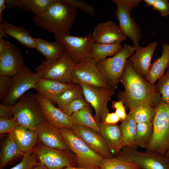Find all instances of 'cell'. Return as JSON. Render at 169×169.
<instances>
[{
	"label": "cell",
	"mask_w": 169,
	"mask_h": 169,
	"mask_svg": "<svg viewBox=\"0 0 169 169\" xmlns=\"http://www.w3.org/2000/svg\"><path fill=\"white\" fill-rule=\"evenodd\" d=\"M10 42L3 38L0 39V53L7 47Z\"/></svg>",
	"instance_id": "cell-48"
},
{
	"label": "cell",
	"mask_w": 169,
	"mask_h": 169,
	"mask_svg": "<svg viewBox=\"0 0 169 169\" xmlns=\"http://www.w3.org/2000/svg\"><path fill=\"white\" fill-rule=\"evenodd\" d=\"M72 82L95 87L113 89L93 59L75 64L72 71Z\"/></svg>",
	"instance_id": "cell-7"
},
{
	"label": "cell",
	"mask_w": 169,
	"mask_h": 169,
	"mask_svg": "<svg viewBox=\"0 0 169 169\" xmlns=\"http://www.w3.org/2000/svg\"><path fill=\"white\" fill-rule=\"evenodd\" d=\"M169 66V44L164 43L162 47L161 56L154 60L144 77L151 84H155L156 81L164 74Z\"/></svg>",
	"instance_id": "cell-26"
},
{
	"label": "cell",
	"mask_w": 169,
	"mask_h": 169,
	"mask_svg": "<svg viewBox=\"0 0 169 169\" xmlns=\"http://www.w3.org/2000/svg\"><path fill=\"white\" fill-rule=\"evenodd\" d=\"M92 36L95 43L104 44H120L127 39L119 26L111 21L96 24Z\"/></svg>",
	"instance_id": "cell-18"
},
{
	"label": "cell",
	"mask_w": 169,
	"mask_h": 169,
	"mask_svg": "<svg viewBox=\"0 0 169 169\" xmlns=\"http://www.w3.org/2000/svg\"><path fill=\"white\" fill-rule=\"evenodd\" d=\"M38 142L46 147L70 151L58 128L45 120L38 129Z\"/></svg>",
	"instance_id": "cell-19"
},
{
	"label": "cell",
	"mask_w": 169,
	"mask_h": 169,
	"mask_svg": "<svg viewBox=\"0 0 169 169\" xmlns=\"http://www.w3.org/2000/svg\"><path fill=\"white\" fill-rule=\"evenodd\" d=\"M36 150L38 162L48 169H62L77 165L76 156L71 151L49 148L39 142Z\"/></svg>",
	"instance_id": "cell-13"
},
{
	"label": "cell",
	"mask_w": 169,
	"mask_h": 169,
	"mask_svg": "<svg viewBox=\"0 0 169 169\" xmlns=\"http://www.w3.org/2000/svg\"><path fill=\"white\" fill-rule=\"evenodd\" d=\"M12 77L0 76V99L1 100L8 92L10 86Z\"/></svg>",
	"instance_id": "cell-43"
},
{
	"label": "cell",
	"mask_w": 169,
	"mask_h": 169,
	"mask_svg": "<svg viewBox=\"0 0 169 169\" xmlns=\"http://www.w3.org/2000/svg\"><path fill=\"white\" fill-rule=\"evenodd\" d=\"M120 44H104L95 43L92 47V59L96 62L113 56L120 52L123 48Z\"/></svg>",
	"instance_id": "cell-29"
},
{
	"label": "cell",
	"mask_w": 169,
	"mask_h": 169,
	"mask_svg": "<svg viewBox=\"0 0 169 169\" xmlns=\"http://www.w3.org/2000/svg\"><path fill=\"white\" fill-rule=\"evenodd\" d=\"M25 153L23 152L12 135L8 134L4 141L0 153V169H3L14 160L23 157Z\"/></svg>",
	"instance_id": "cell-27"
},
{
	"label": "cell",
	"mask_w": 169,
	"mask_h": 169,
	"mask_svg": "<svg viewBox=\"0 0 169 169\" xmlns=\"http://www.w3.org/2000/svg\"><path fill=\"white\" fill-rule=\"evenodd\" d=\"M8 35L30 49H36V42L28 31L22 26H17L0 18V39Z\"/></svg>",
	"instance_id": "cell-23"
},
{
	"label": "cell",
	"mask_w": 169,
	"mask_h": 169,
	"mask_svg": "<svg viewBox=\"0 0 169 169\" xmlns=\"http://www.w3.org/2000/svg\"><path fill=\"white\" fill-rule=\"evenodd\" d=\"M123 46L121 50L114 56L96 62L99 69L115 90L123 75L127 59L136 51L130 45L124 43Z\"/></svg>",
	"instance_id": "cell-6"
},
{
	"label": "cell",
	"mask_w": 169,
	"mask_h": 169,
	"mask_svg": "<svg viewBox=\"0 0 169 169\" xmlns=\"http://www.w3.org/2000/svg\"><path fill=\"white\" fill-rule=\"evenodd\" d=\"M18 125V123L14 116L9 118H0V133L9 134Z\"/></svg>",
	"instance_id": "cell-39"
},
{
	"label": "cell",
	"mask_w": 169,
	"mask_h": 169,
	"mask_svg": "<svg viewBox=\"0 0 169 169\" xmlns=\"http://www.w3.org/2000/svg\"><path fill=\"white\" fill-rule=\"evenodd\" d=\"M157 45V42H153L146 46L141 47L128 59L136 72L143 77H145L149 70L152 58Z\"/></svg>",
	"instance_id": "cell-20"
},
{
	"label": "cell",
	"mask_w": 169,
	"mask_h": 169,
	"mask_svg": "<svg viewBox=\"0 0 169 169\" xmlns=\"http://www.w3.org/2000/svg\"><path fill=\"white\" fill-rule=\"evenodd\" d=\"M153 133L146 152L164 155L169 150V103L161 101L155 107Z\"/></svg>",
	"instance_id": "cell-3"
},
{
	"label": "cell",
	"mask_w": 169,
	"mask_h": 169,
	"mask_svg": "<svg viewBox=\"0 0 169 169\" xmlns=\"http://www.w3.org/2000/svg\"><path fill=\"white\" fill-rule=\"evenodd\" d=\"M63 169H89L86 168H84L82 167H75V166H68L66 167Z\"/></svg>",
	"instance_id": "cell-52"
},
{
	"label": "cell",
	"mask_w": 169,
	"mask_h": 169,
	"mask_svg": "<svg viewBox=\"0 0 169 169\" xmlns=\"http://www.w3.org/2000/svg\"><path fill=\"white\" fill-rule=\"evenodd\" d=\"M100 133L113 156H116L124 146L120 125L99 123Z\"/></svg>",
	"instance_id": "cell-21"
},
{
	"label": "cell",
	"mask_w": 169,
	"mask_h": 169,
	"mask_svg": "<svg viewBox=\"0 0 169 169\" xmlns=\"http://www.w3.org/2000/svg\"><path fill=\"white\" fill-rule=\"evenodd\" d=\"M25 66L20 50L10 43L0 53V76L12 77Z\"/></svg>",
	"instance_id": "cell-17"
},
{
	"label": "cell",
	"mask_w": 169,
	"mask_h": 169,
	"mask_svg": "<svg viewBox=\"0 0 169 169\" xmlns=\"http://www.w3.org/2000/svg\"><path fill=\"white\" fill-rule=\"evenodd\" d=\"M90 106L74 113L71 117L74 124L90 128L100 133L99 124L92 114Z\"/></svg>",
	"instance_id": "cell-30"
},
{
	"label": "cell",
	"mask_w": 169,
	"mask_h": 169,
	"mask_svg": "<svg viewBox=\"0 0 169 169\" xmlns=\"http://www.w3.org/2000/svg\"><path fill=\"white\" fill-rule=\"evenodd\" d=\"M137 123L129 114L120 125L123 136L124 146L137 150L138 147L136 141Z\"/></svg>",
	"instance_id": "cell-28"
},
{
	"label": "cell",
	"mask_w": 169,
	"mask_h": 169,
	"mask_svg": "<svg viewBox=\"0 0 169 169\" xmlns=\"http://www.w3.org/2000/svg\"><path fill=\"white\" fill-rule=\"evenodd\" d=\"M54 37L76 64L92 59L91 48L95 42L91 32L83 37L69 35Z\"/></svg>",
	"instance_id": "cell-10"
},
{
	"label": "cell",
	"mask_w": 169,
	"mask_h": 169,
	"mask_svg": "<svg viewBox=\"0 0 169 169\" xmlns=\"http://www.w3.org/2000/svg\"><path fill=\"white\" fill-rule=\"evenodd\" d=\"M63 1L76 9L77 8L79 9L91 16H94L95 14V11L92 6L81 0H63Z\"/></svg>",
	"instance_id": "cell-40"
},
{
	"label": "cell",
	"mask_w": 169,
	"mask_h": 169,
	"mask_svg": "<svg viewBox=\"0 0 169 169\" xmlns=\"http://www.w3.org/2000/svg\"><path fill=\"white\" fill-rule=\"evenodd\" d=\"M153 129L152 122L137 123L136 140L138 147L146 148L151 138Z\"/></svg>",
	"instance_id": "cell-32"
},
{
	"label": "cell",
	"mask_w": 169,
	"mask_h": 169,
	"mask_svg": "<svg viewBox=\"0 0 169 169\" xmlns=\"http://www.w3.org/2000/svg\"><path fill=\"white\" fill-rule=\"evenodd\" d=\"M112 2L115 4H122L132 7L134 8L142 2V0H112Z\"/></svg>",
	"instance_id": "cell-47"
},
{
	"label": "cell",
	"mask_w": 169,
	"mask_h": 169,
	"mask_svg": "<svg viewBox=\"0 0 169 169\" xmlns=\"http://www.w3.org/2000/svg\"><path fill=\"white\" fill-rule=\"evenodd\" d=\"M11 108L19 125L38 130L45 121L40 105L33 93L24 94Z\"/></svg>",
	"instance_id": "cell-4"
},
{
	"label": "cell",
	"mask_w": 169,
	"mask_h": 169,
	"mask_svg": "<svg viewBox=\"0 0 169 169\" xmlns=\"http://www.w3.org/2000/svg\"><path fill=\"white\" fill-rule=\"evenodd\" d=\"M156 85L161 96V101L169 103V66L166 73L158 79Z\"/></svg>",
	"instance_id": "cell-35"
},
{
	"label": "cell",
	"mask_w": 169,
	"mask_h": 169,
	"mask_svg": "<svg viewBox=\"0 0 169 169\" xmlns=\"http://www.w3.org/2000/svg\"><path fill=\"white\" fill-rule=\"evenodd\" d=\"M58 129L68 148L75 155L78 167L99 169L103 157L93 151L71 129Z\"/></svg>",
	"instance_id": "cell-5"
},
{
	"label": "cell",
	"mask_w": 169,
	"mask_h": 169,
	"mask_svg": "<svg viewBox=\"0 0 169 169\" xmlns=\"http://www.w3.org/2000/svg\"><path fill=\"white\" fill-rule=\"evenodd\" d=\"M120 121V118L115 112L108 113L103 122L106 124L117 125Z\"/></svg>",
	"instance_id": "cell-46"
},
{
	"label": "cell",
	"mask_w": 169,
	"mask_h": 169,
	"mask_svg": "<svg viewBox=\"0 0 169 169\" xmlns=\"http://www.w3.org/2000/svg\"><path fill=\"white\" fill-rule=\"evenodd\" d=\"M38 131L19 125L9 133L21 150L25 153L37 146L38 141Z\"/></svg>",
	"instance_id": "cell-24"
},
{
	"label": "cell",
	"mask_w": 169,
	"mask_h": 169,
	"mask_svg": "<svg viewBox=\"0 0 169 169\" xmlns=\"http://www.w3.org/2000/svg\"><path fill=\"white\" fill-rule=\"evenodd\" d=\"M115 156L136 164L140 169H169V159L156 152H141L124 146Z\"/></svg>",
	"instance_id": "cell-11"
},
{
	"label": "cell",
	"mask_w": 169,
	"mask_h": 169,
	"mask_svg": "<svg viewBox=\"0 0 169 169\" xmlns=\"http://www.w3.org/2000/svg\"><path fill=\"white\" fill-rule=\"evenodd\" d=\"M115 16L118 21L119 27L124 35L132 40L136 50L140 48L139 42L141 39V28L139 25L131 18L132 7L117 4Z\"/></svg>",
	"instance_id": "cell-14"
},
{
	"label": "cell",
	"mask_w": 169,
	"mask_h": 169,
	"mask_svg": "<svg viewBox=\"0 0 169 169\" xmlns=\"http://www.w3.org/2000/svg\"><path fill=\"white\" fill-rule=\"evenodd\" d=\"M120 81L124 90L119 92L117 97L130 111L145 103L156 107L161 102V96L156 85L137 73L128 60Z\"/></svg>",
	"instance_id": "cell-1"
},
{
	"label": "cell",
	"mask_w": 169,
	"mask_h": 169,
	"mask_svg": "<svg viewBox=\"0 0 169 169\" xmlns=\"http://www.w3.org/2000/svg\"><path fill=\"white\" fill-rule=\"evenodd\" d=\"M156 0H144L146 5L148 7L152 6L154 5Z\"/></svg>",
	"instance_id": "cell-51"
},
{
	"label": "cell",
	"mask_w": 169,
	"mask_h": 169,
	"mask_svg": "<svg viewBox=\"0 0 169 169\" xmlns=\"http://www.w3.org/2000/svg\"><path fill=\"white\" fill-rule=\"evenodd\" d=\"M153 9L158 12L163 16H169V2L168 0H156L152 7Z\"/></svg>",
	"instance_id": "cell-42"
},
{
	"label": "cell",
	"mask_w": 169,
	"mask_h": 169,
	"mask_svg": "<svg viewBox=\"0 0 169 169\" xmlns=\"http://www.w3.org/2000/svg\"><path fill=\"white\" fill-rule=\"evenodd\" d=\"M71 129L96 154L103 158L113 157L100 133L90 128L75 124Z\"/></svg>",
	"instance_id": "cell-15"
},
{
	"label": "cell",
	"mask_w": 169,
	"mask_h": 169,
	"mask_svg": "<svg viewBox=\"0 0 169 169\" xmlns=\"http://www.w3.org/2000/svg\"><path fill=\"white\" fill-rule=\"evenodd\" d=\"M164 155L169 159V150L165 153Z\"/></svg>",
	"instance_id": "cell-53"
},
{
	"label": "cell",
	"mask_w": 169,
	"mask_h": 169,
	"mask_svg": "<svg viewBox=\"0 0 169 169\" xmlns=\"http://www.w3.org/2000/svg\"><path fill=\"white\" fill-rule=\"evenodd\" d=\"M36 147L32 150L25 153L21 161L9 169H31L38 162L36 152Z\"/></svg>",
	"instance_id": "cell-36"
},
{
	"label": "cell",
	"mask_w": 169,
	"mask_h": 169,
	"mask_svg": "<svg viewBox=\"0 0 169 169\" xmlns=\"http://www.w3.org/2000/svg\"><path fill=\"white\" fill-rule=\"evenodd\" d=\"M31 169H48L43 164L39 162H38Z\"/></svg>",
	"instance_id": "cell-50"
},
{
	"label": "cell",
	"mask_w": 169,
	"mask_h": 169,
	"mask_svg": "<svg viewBox=\"0 0 169 169\" xmlns=\"http://www.w3.org/2000/svg\"><path fill=\"white\" fill-rule=\"evenodd\" d=\"M82 87L84 97L95 110V117L99 123L104 122L109 113L108 104L115 94V90L79 84Z\"/></svg>",
	"instance_id": "cell-12"
},
{
	"label": "cell",
	"mask_w": 169,
	"mask_h": 169,
	"mask_svg": "<svg viewBox=\"0 0 169 169\" xmlns=\"http://www.w3.org/2000/svg\"><path fill=\"white\" fill-rule=\"evenodd\" d=\"M76 9L63 0H56L46 12L35 16L33 21L37 26L52 33L54 36L69 35L77 15Z\"/></svg>",
	"instance_id": "cell-2"
},
{
	"label": "cell",
	"mask_w": 169,
	"mask_h": 169,
	"mask_svg": "<svg viewBox=\"0 0 169 169\" xmlns=\"http://www.w3.org/2000/svg\"><path fill=\"white\" fill-rule=\"evenodd\" d=\"M56 0H31V12L35 16L39 15L46 12L55 2Z\"/></svg>",
	"instance_id": "cell-37"
},
{
	"label": "cell",
	"mask_w": 169,
	"mask_h": 169,
	"mask_svg": "<svg viewBox=\"0 0 169 169\" xmlns=\"http://www.w3.org/2000/svg\"><path fill=\"white\" fill-rule=\"evenodd\" d=\"M6 7L8 9H13L16 7L23 10L31 11V0H5Z\"/></svg>",
	"instance_id": "cell-41"
},
{
	"label": "cell",
	"mask_w": 169,
	"mask_h": 169,
	"mask_svg": "<svg viewBox=\"0 0 169 169\" xmlns=\"http://www.w3.org/2000/svg\"><path fill=\"white\" fill-rule=\"evenodd\" d=\"M90 105L84 98L83 97L73 100L60 109L68 115L71 116L74 113Z\"/></svg>",
	"instance_id": "cell-38"
},
{
	"label": "cell",
	"mask_w": 169,
	"mask_h": 169,
	"mask_svg": "<svg viewBox=\"0 0 169 169\" xmlns=\"http://www.w3.org/2000/svg\"><path fill=\"white\" fill-rule=\"evenodd\" d=\"M99 169H140L136 164L120 157L115 156L104 158Z\"/></svg>",
	"instance_id": "cell-33"
},
{
	"label": "cell",
	"mask_w": 169,
	"mask_h": 169,
	"mask_svg": "<svg viewBox=\"0 0 169 169\" xmlns=\"http://www.w3.org/2000/svg\"><path fill=\"white\" fill-rule=\"evenodd\" d=\"M112 107L115 109V112L120 118L121 121L126 119L127 114L126 113L125 106L122 101L119 100L113 101Z\"/></svg>",
	"instance_id": "cell-44"
},
{
	"label": "cell",
	"mask_w": 169,
	"mask_h": 169,
	"mask_svg": "<svg viewBox=\"0 0 169 169\" xmlns=\"http://www.w3.org/2000/svg\"><path fill=\"white\" fill-rule=\"evenodd\" d=\"M35 95L46 121L57 128L71 129L74 124L71 116L56 107L51 101L38 93Z\"/></svg>",
	"instance_id": "cell-16"
},
{
	"label": "cell",
	"mask_w": 169,
	"mask_h": 169,
	"mask_svg": "<svg viewBox=\"0 0 169 169\" xmlns=\"http://www.w3.org/2000/svg\"><path fill=\"white\" fill-rule=\"evenodd\" d=\"M83 97L82 87L79 84H76L74 86L66 90L58 97L54 103L57 104L58 108L60 109L73 100Z\"/></svg>",
	"instance_id": "cell-34"
},
{
	"label": "cell",
	"mask_w": 169,
	"mask_h": 169,
	"mask_svg": "<svg viewBox=\"0 0 169 169\" xmlns=\"http://www.w3.org/2000/svg\"><path fill=\"white\" fill-rule=\"evenodd\" d=\"M40 79L38 73L33 72L25 65L12 77L10 87L2 103L7 106L13 105L26 91L33 89Z\"/></svg>",
	"instance_id": "cell-8"
},
{
	"label": "cell",
	"mask_w": 169,
	"mask_h": 169,
	"mask_svg": "<svg viewBox=\"0 0 169 169\" xmlns=\"http://www.w3.org/2000/svg\"><path fill=\"white\" fill-rule=\"evenodd\" d=\"M6 7L5 0H0V17H2L1 14Z\"/></svg>",
	"instance_id": "cell-49"
},
{
	"label": "cell",
	"mask_w": 169,
	"mask_h": 169,
	"mask_svg": "<svg viewBox=\"0 0 169 169\" xmlns=\"http://www.w3.org/2000/svg\"></svg>",
	"instance_id": "cell-54"
},
{
	"label": "cell",
	"mask_w": 169,
	"mask_h": 169,
	"mask_svg": "<svg viewBox=\"0 0 169 169\" xmlns=\"http://www.w3.org/2000/svg\"><path fill=\"white\" fill-rule=\"evenodd\" d=\"M37 51L43 55L47 62H55L61 59L66 53L64 47L57 41L53 42L46 41L38 37L35 38Z\"/></svg>",
	"instance_id": "cell-25"
},
{
	"label": "cell",
	"mask_w": 169,
	"mask_h": 169,
	"mask_svg": "<svg viewBox=\"0 0 169 169\" xmlns=\"http://www.w3.org/2000/svg\"><path fill=\"white\" fill-rule=\"evenodd\" d=\"M155 107L145 103L134 110L130 111L129 114L136 123L152 122L155 114Z\"/></svg>",
	"instance_id": "cell-31"
},
{
	"label": "cell",
	"mask_w": 169,
	"mask_h": 169,
	"mask_svg": "<svg viewBox=\"0 0 169 169\" xmlns=\"http://www.w3.org/2000/svg\"><path fill=\"white\" fill-rule=\"evenodd\" d=\"M14 117L11 106L0 104V118H9Z\"/></svg>",
	"instance_id": "cell-45"
},
{
	"label": "cell",
	"mask_w": 169,
	"mask_h": 169,
	"mask_svg": "<svg viewBox=\"0 0 169 169\" xmlns=\"http://www.w3.org/2000/svg\"><path fill=\"white\" fill-rule=\"evenodd\" d=\"M76 64L67 53L59 60L50 63L44 60L35 67L36 72L41 79L52 80L65 83H73L72 69Z\"/></svg>",
	"instance_id": "cell-9"
},
{
	"label": "cell",
	"mask_w": 169,
	"mask_h": 169,
	"mask_svg": "<svg viewBox=\"0 0 169 169\" xmlns=\"http://www.w3.org/2000/svg\"><path fill=\"white\" fill-rule=\"evenodd\" d=\"M76 84L40 79L33 86L38 93L52 103L66 90L73 87Z\"/></svg>",
	"instance_id": "cell-22"
}]
</instances>
